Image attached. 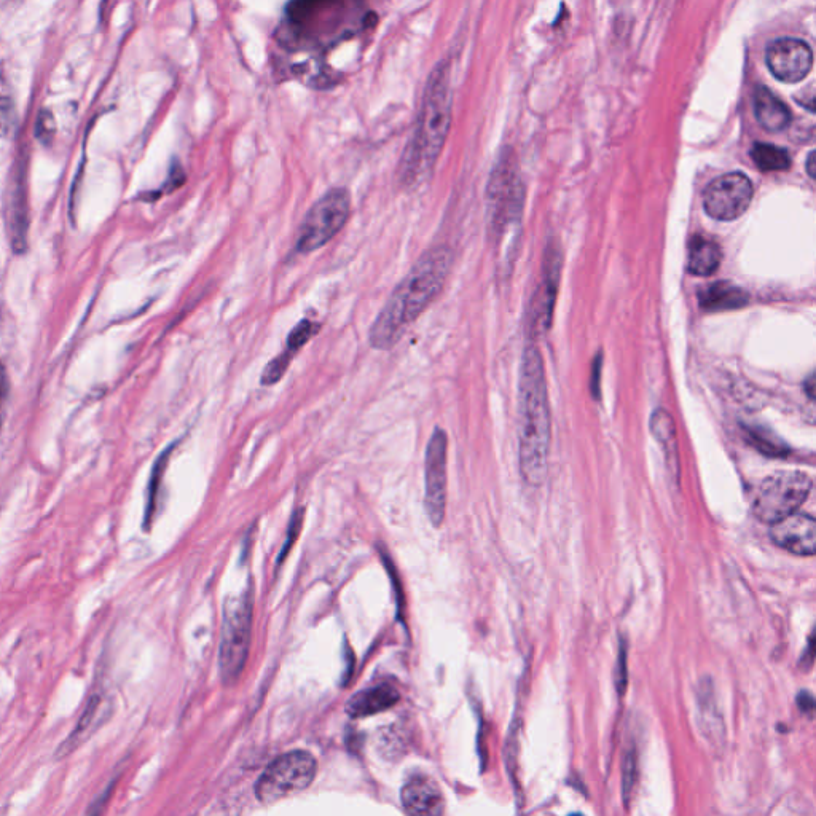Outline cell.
<instances>
[{"mask_svg":"<svg viewBox=\"0 0 816 816\" xmlns=\"http://www.w3.org/2000/svg\"><path fill=\"white\" fill-rule=\"evenodd\" d=\"M450 268L452 252L445 246H437L421 255L373 322L369 340L375 350H389L401 340L408 327L442 291Z\"/></svg>","mask_w":816,"mask_h":816,"instance_id":"cell-1","label":"cell"},{"mask_svg":"<svg viewBox=\"0 0 816 816\" xmlns=\"http://www.w3.org/2000/svg\"><path fill=\"white\" fill-rule=\"evenodd\" d=\"M550 408L546 370L538 346L523 351L518 381V458L526 483L539 487L547 477Z\"/></svg>","mask_w":816,"mask_h":816,"instance_id":"cell-2","label":"cell"},{"mask_svg":"<svg viewBox=\"0 0 816 816\" xmlns=\"http://www.w3.org/2000/svg\"><path fill=\"white\" fill-rule=\"evenodd\" d=\"M452 125V83L450 66L439 63L432 71L424 93L423 107L415 136L401 161V187L413 190L431 174L444 149Z\"/></svg>","mask_w":816,"mask_h":816,"instance_id":"cell-3","label":"cell"},{"mask_svg":"<svg viewBox=\"0 0 816 816\" xmlns=\"http://www.w3.org/2000/svg\"><path fill=\"white\" fill-rule=\"evenodd\" d=\"M813 482L801 471H781L762 480L751 504L754 517L773 525L794 514L807 501Z\"/></svg>","mask_w":816,"mask_h":816,"instance_id":"cell-4","label":"cell"},{"mask_svg":"<svg viewBox=\"0 0 816 816\" xmlns=\"http://www.w3.org/2000/svg\"><path fill=\"white\" fill-rule=\"evenodd\" d=\"M487 201L491 230L496 236H503L509 225L517 224L522 217L525 201V190L512 150L499 157L491 173Z\"/></svg>","mask_w":816,"mask_h":816,"instance_id":"cell-5","label":"cell"},{"mask_svg":"<svg viewBox=\"0 0 816 816\" xmlns=\"http://www.w3.org/2000/svg\"><path fill=\"white\" fill-rule=\"evenodd\" d=\"M351 216V198L346 189H332L319 198L306 212L300 225L295 249L300 254H310L326 246L334 236L342 232Z\"/></svg>","mask_w":816,"mask_h":816,"instance_id":"cell-6","label":"cell"},{"mask_svg":"<svg viewBox=\"0 0 816 816\" xmlns=\"http://www.w3.org/2000/svg\"><path fill=\"white\" fill-rule=\"evenodd\" d=\"M316 770V759L306 751L283 754L260 775L255 783V797L263 804H273L300 793L313 783Z\"/></svg>","mask_w":816,"mask_h":816,"instance_id":"cell-7","label":"cell"},{"mask_svg":"<svg viewBox=\"0 0 816 816\" xmlns=\"http://www.w3.org/2000/svg\"><path fill=\"white\" fill-rule=\"evenodd\" d=\"M252 595L246 592L225 606L222 643H220V673L225 683H233L248 659L251 638Z\"/></svg>","mask_w":816,"mask_h":816,"instance_id":"cell-8","label":"cell"},{"mask_svg":"<svg viewBox=\"0 0 816 816\" xmlns=\"http://www.w3.org/2000/svg\"><path fill=\"white\" fill-rule=\"evenodd\" d=\"M753 195L754 187L746 174H724L714 179L703 192V208L713 219L729 222L745 214Z\"/></svg>","mask_w":816,"mask_h":816,"instance_id":"cell-9","label":"cell"},{"mask_svg":"<svg viewBox=\"0 0 816 816\" xmlns=\"http://www.w3.org/2000/svg\"><path fill=\"white\" fill-rule=\"evenodd\" d=\"M447 447V434L437 428L426 448V464H424V479H426L424 504H426V512L434 526L444 523L445 507H447Z\"/></svg>","mask_w":816,"mask_h":816,"instance_id":"cell-10","label":"cell"},{"mask_svg":"<svg viewBox=\"0 0 816 816\" xmlns=\"http://www.w3.org/2000/svg\"><path fill=\"white\" fill-rule=\"evenodd\" d=\"M765 63L780 82H802L812 71V48L804 40L778 39L765 51Z\"/></svg>","mask_w":816,"mask_h":816,"instance_id":"cell-11","label":"cell"},{"mask_svg":"<svg viewBox=\"0 0 816 816\" xmlns=\"http://www.w3.org/2000/svg\"><path fill=\"white\" fill-rule=\"evenodd\" d=\"M558 284H560V254L554 246H550L546 251L541 284L536 291L531 311V327L536 335L547 334V330L552 326Z\"/></svg>","mask_w":816,"mask_h":816,"instance_id":"cell-12","label":"cell"},{"mask_svg":"<svg viewBox=\"0 0 816 816\" xmlns=\"http://www.w3.org/2000/svg\"><path fill=\"white\" fill-rule=\"evenodd\" d=\"M770 539L775 546L801 557H813L816 552V520L813 515L794 512L773 523Z\"/></svg>","mask_w":816,"mask_h":816,"instance_id":"cell-13","label":"cell"},{"mask_svg":"<svg viewBox=\"0 0 816 816\" xmlns=\"http://www.w3.org/2000/svg\"><path fill=\"white\" fill-rule=\"evenodd\" d=\"M402 805L410 815H440L445 801L442 789L428 777H413L401 793Z\"/></svg>","mask_w":816,"mask_h":816,"instance_id":"cell-14","label":"cell"},{"mask_svg":"<svg viewBox=\"0 0 816 816\" xmlns=\"http://www.w3.org/2000/svg\"><path fill=\"white\" fill-rule=\"evenodd\" d=\"M319 330H321V324H318V322L308 321V319L299 322L287 337L286 350L276 356L273 361H270V364L263 370L260 383L263 386L276 385L289 369L292 359L297 356V353L302 350L306 343L310 342L314 335L318 334Z\"/></svg>","mask_w":816,"mask_h":816,"instance_id":"cell-15","label":"cell"},{"mask_svg":"<svg viewBox=\"0 0 816 816\" xmlns=\"http://www.w3.org/2000/svg\"><path fill=\"white\" fill-rule=\"evenodd\" d=\"M401 700V694L389 684H378L357 692L346 703V713L353 719L369 718L373 714L393 708Z\"/></svg>","mask_w":816,"mask_h":816,"instance_id":"cell-16","label":"cell"},{"mask_svg":"<svg viewBox=\"0 0 816 816\" xmlns=\"http://www.w3.org/2000/svg\"><path fill=\"white\" fill-rule=\"evenodd\" d=\"M754 114L759 125L769 133H778L791 125V110L785 102L773 95L769 88L759 87L754 93Z\"/></svg>","mask_w":816,"mask_h":816,"instance_id":"cell-17","label":"cell"},{"mask_svg":"<svg viewBox=\"0 0 816 816\" xmlns=\"http://www.w3.org/2000/svg\"><path fill=\"white\" fill-rule=\"evenodd\" d=\"M722 262V251L713 238L695 235L689 244L687 270L694 276H711L718 271Z\"/></svg>","mask_w":816,"mask_h":816,"instance_id":"cell-18","label":"cell"},{"mask_svg":"<svg viewBox=\"0 0 816 816\" xmlns=\"http://www.w3.org/2000/svg\"><path fill=\"white\" fill-rule=\"evenodd\" d=\"M651 431L662 447L667 459L668 471L673 475L676 482L679 480V453H678V437H676L675 421L671 418L670 413L663 408L654 410L651 416Z\"/></svg>","mask_w":816,"mask_h":816,"instance_id":"cell-19","label":"cell"},{"mask_svg":"<svg viewBox=\"0 0 816 816\" xmlns=\"http://www.w3.org/2000/svg\"><path fill=\"white\" fill-rule=\"evenodd\" d=\"M700 306L705 311H729L743 308L750 297L742 287L727 281L711 284L699 294Z\"/></svg>","mask_w":816,"mask_h":816,"instance_id":"cell-20","label":"cell"},{"mask_svg":"<svg viewBox=\"0 0 816 816\" xmlns=\"http://www.w3.org/2000/svg\"><path fill=\"white\" fill-rule=\"evenodd\" d=\"M716 699H714L711 687H705L702 683L699 689V716L700 730H703L705 737L710 738V742H722L724 737V726H722L721 713L718 711Z\"/></svg>","mask_w":816,"mask_h":816,"instance_id":"cell-21","label":"cell"},{"mask_svg":"<svg viewBox=\"0 0 816 816\" xmlns=\"http://www.w3.org/2000/svg\"><path fill=\"white\" fill-rule=\"evenodd\" d=\"M751 158L761 171L765 173H775V171H786L791 168V157L785 149L772 146V144H754L751 149Z\"/></svg>","mask_w":816,"mask_h":816,"instance_id":"cell-22","label":"cell"},{"mask_svg":"<svg viewBox=\"0 0 816 816\" xmlns=\"http://www.w3.org/2000/svg\"><path fill=\"white\" fill-rule=\"evenodd\" d=\"M99 703H101V700H99L98 697H93V699L88 702L87 708H85L82 716H80L79 724L75 726L74 732L67 737L63 745L59 746V758H64L67 754H71L72 751L83 742V738H85L88 729H90L91 722L95 719V714L98 713Z\"/></svg>","mask_w":816,"mask_h":816,"instance_id":"cell-23","label":"cell"},{"mask_svg":"<svg viewBox=\"0 0 816 816\" xmlns=\"http://www.w3.org/2000/svg\"><path fill=\"white\" fill-rule=\"evenodd\" d=\"M746 436L750 439L751 444L764 455L785 456L788 453V447L775 437L769 436V432L764 429L746 428Z\"/></svg>","mask_w":816,"mask_h":816,"instance_id":"cell-24","label":"cell"},{"mask_svg":"<svg viewBox=\"0 0 816 816\" xmlns=\"http://www.w3.org/2000/svg\"><path fill=\"white\" fill-rule=\"evenodd\" d=\"M636 751L635 748H628L624 754V764H622V796H624V805L630 804L632 799L633 788H635L636 778Z\"/></svg>","mask_w":816,"mask_h":816,"instance_id":"cell-25","label":"cell"},{"mask_svg":"<svg viewBox=\"0 0 816 816\" xmlns=\"http://www.w3.org/2000/svg\"><path fill=\"white\" fill-rule=\"evenodd\" d=\"M617 668H619V670H617L616 673V686L617 691L622 694L625 687H627V644H625L624 648V641H622V646H620L619 663H617Z\"/></svg>","mask_w":816,"mask_h":816,"instance_id":"cell-26","label":"cell"},{"mask_svg":"<svg viewBox=\"0 0 816 816\" xmlns=\"http://www.w3.org/2000/svg\"><path fill=\"white\" fill-rule=\"evenodd\" d=\"M55 133V122L48 112H42L37 120V136L44 142L50 141Z\"/></svg>","mask_w":816,"mask_h":816,"instance_id":"cell-27","label":"cell"},{"mask_svg":"<svg viewBox=\"0 0 816 816\" xmlns=\"http://www.w3.org/2000/svg\"><path fill=\"white\" fill-rule=\"evenodd\" d=\"M168 453L169 452H166L165 455L161 456L160 461L157 463V467H155V471H153L152 487H150L149 496V509H147V522H149L150 514L153 512V501H155V495H157L158 479H160L161 472H163V467H165V461L168 459Z\"/></svg>","mask_w":816,"mask_h":816,"instance_id":"cell-28","label":"cell"},{"mask_svg":"<svg viewBox=\"0 0 816 816\" xmlns=\"http://www.w3.org/2000/svg\"><path fill=\"white\" fill-rule=\"evenodd\" d=\"M8 389H10V383H8L7 370H5L4 365L0 362V428H2V420H4V408L5 402H7Z\"/></svg>","mask_w":816,"mask_h":816,"instance_id":"cell-29","label":"cell"},{"mask_svg":"<svg viewBox=\"0 0 816 816\" xmlns=\"http://www.w3.org/2000/svg\"><path fill=\"white\" fill-rule=\"evenodd\" d=\"M13 107L8 99L0 98V131L12 125Z\"/></svg>","mask_w":816,"mask_h":816,"instance_id":"cell-30","label":"cell"},{"mask_svg":"<svg viewBox=\"0 0 816 816\" xmlns=\"http://www.w3.org/2000/svg\"><path fill=\"white\" fill-rule=\"evenodd\" d=\"M797 705H799V708H801V711H804V713H812L813 707H815L812 694L807 691L801 692L799 697H797Z\"/></svg>","mask_w":816,"mask_h":816,"instance_id":"cell-31","label":"cell"},{"mask_svg":"<svg viewBox=\"0 0 816 816\" xmlns=\"http://www.w3.org/2000/svg\"><path fill=\"white\" fill-rule=\"evenodd\" d=\"M600 372H601V354H598V359L595 361V365H593V378H592V391L593 393L597 394L598 391V380H600Z\"/></svg>","mask_w":816,"mask_h":816,"instance_id":"cell-32","label":"cell"},{"mask_svg":"<svg viewBox=\"0 0 816 816\" xmlns=\"http://www.w3.org/2000/svg\"><path fill=\"white\" fill-rule=\"evenodd\" d=\"M815 163V152L812 150V152L809 153V158H807V173H809V176L812 177V179H815L816 177Z\"/></svg>","mask_w":816,"mask_h":816,"instance_id":"cell-33","label":"cell"},{"mask_svg":"<svg viewBox=\"0 0 816 816\" xmlns=\"http://www.w3.org/2000/svg\"><path fill=\"white\" fill-rule=\"evenodd\" d=\"M813 389H815V377H813V375H810L809 385H807V391H809L810 397H812V399L813 397H815L813 396Z\"/></svg>","mask_w":816,"mask_h":816,"instance_id":"cell-34","label":"cell"}]
</instances>
